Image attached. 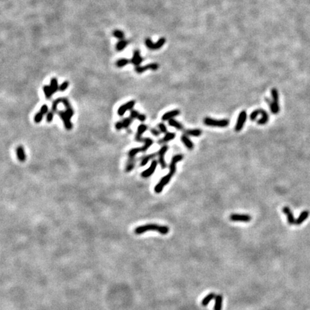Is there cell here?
Listing matches in <instances>:
<instances>
[{"label": "cell", "mask_w": 310, "mask_h": 310, "mask_svg": "<svg viewBox=\"0 0 310 310\" xmlns=\"http://www.w3.org/2000/svg\"><path fill=\"white\" fill-rule=\"evenodd\" d=\"M260 112H261V116H262V118H261L260 120H258V121H257V123H258V124H260V125L266 124V123L269 121V114H268V113L263 109H260Z\"/></svg>", "instance_id": "obj_23"}, {"label": "cell", "mask_w": 310, "mask_h": 310, "mask_svg": "<svg viewBox=\"0 0 310 310\" xmlns=\"http://www.w3.org/2000/svg\"><path fill=\"white\" fill-rule=\"evenodd\" d=\"M43 118V114H42V113L38 112L35 114V116H34V121L35 123H37V124H39V123L41 122Z\"/></svg>", "instance_id": "obj_38"}, {"label": "cell", "mask_w": 310, "mask_h": 310, "mask_svg": "<svg viewBox=\"0 0 310 310\" xmlns=\"http://www.w3.org/2000/svg\"><path fill=\"white\" fill-rule=\"evenodd\" d=\"M142 142L145 143L142 147H139V148L132 149L129 152V159H134L135 156H136L138 153L144 152L147 151V150L152 145L154 141H153L152 139H150V138L146 137L142 138Z\"/></svg>", "instance_id": "obj_2"}, {"label": "cell", "mask_w": 310, "mask_h": 310, "mask_svg": "<svg viewBox=\"0 0 310 310\" xmlns=\"http://www.w3.org/2000/svg\"><path fill=\"white\" fill-rule=\"evenodd\" d=\"M159 68V65L157 63H151V64L147 65L145 66H136L135 68V71L137 73H142L144 72H145L147 70H156Z\"/></svg>", "instance_id": "obj_14"}, {"label": "cell", "mask_w": 310, "mask_h": 310, "mask_svg": "<svg viewBox=\"0 0 310 310\" xmlns=\"http://www.w3.org/2000/svg\"><path fill=\"white\" fill-rule=\"evenodd\" d=\"M135 158L134 159H129L128 160L127 164H126V172H130L131 171H132L134 168L135 166Z\"/></svg>", "instance_id": "obj_31"}, {"label": "cell", "mask_w": 310, "mask_h": 310, "mask_svg": "<svg viewBox=\"0 0 310 310\" xmlns=\"http://www.w3.org/2000/svg\"><path fill=\"white\" fill-rule=\"evenodd\" d=\"M246 118H247V113H246V111H242L239 114L237 123H236V126H235V130H236V132H238L243 129V126H244L245 123H246Z\"/></svg>", "instance_id": "obj_7"}, {"label": "cell", "mask_w": 310, "mask_h": 310, "mask_svg": "<svg viewBox=\"0 0 310 310\" xmlns=\"http://www.w3.org/2000/svg\"><path fill=\"white\" fill-rule=\"evenodd\" d=\"M138 119H139L140 121H141V122H144L146 120V116L144 115V114H139V116H138Z\"/></svg>", "instance_id": "obj_46"}, {"label": "cell", "mask_w": 310, "mask_h": 310, "mask_svg": "<svg viewBox=\"0 0 310 310\" xmlns=\"http://www.w3.org/2000/svg\"><path fill=\"white\" fill-rule=\"evenodd\" d=\"M181 140L183 141V144H185V146L189 150H192L194 148V144L192 143V141L188 138V136L186 134H183L181 136Z\"/></svg>", "instance_id": "obj_22"}, {"label": "cell", "mask_w": 310, "mask_h": 310, "mask_svg": "<svg viewBox=\"0 0 310 310\" xmlns=\"http://www.w3.org/2000/svg\"><path fill=\"white\" fill-rule=\"evenodd\" d=\"M165 42H166V40H165V38H164V37L159 38V40H158L156 43H153L151 39L147 38L145 40V44L149 49L154 50H158L162 48L165 43Z\"/></svg>", "instance_id": "obj_6"}, {"label": "cell", "mask_w": 310, "mask_h": 310, "mask_svg": "<svg viewBox=\"0 0 310 310\" xmlns=\"http://www.w3.org/2000/svg\"><path fill=\"white\" fill-rule=\"evenodd\" d=\"M261 114V112H260V109H256V110H255V111H253V112L251 114V115H250V118H251V121H254V120L256 118V117L258 116V114Z\"/></svg>", "instance_id": "obj_40"}, {"label": "cell", "mask_w": 310, "mask_h": 310, "mask_svg": "<svg viewBox=\"0 0 310 310\" xmlns=\"http://www.w3.org/2000/svg\"><path fill=\"white\" fill-rule=\"evenodd\" d=\"M68 86H69L68 81H64V82H63V83L59 86V91H65Z\"/></svg>", "instance_id": "obj_42"}, {"label": "cell", "mask_w": 310, "mask_h": 310, "mask_svg": "<svg viewBox=\"0 0 310 310\" xmlns=\"http://www.w3.org/2000/svg\"><path fill=\"white\" fill-rule=\"evenodd\" d=\"M158 156V153H153V154H148V155H147V156H144V157L141 159V163H140V166L141 167L145 166V165L148 163V162L150 160V159H154L155 156Z\"/></svg>", "instance_id": "obj_25"}, {"label": "cell", "mask_w": 310, "mask_h": 310, "mask_svg": "<svg viewBox=\"0 0 310 310\" xmlns=\"http://www.w3.org/2000/svg\"><path fill=\"white\" fill-rule=\"evenodd\" d=\"M147 130V126L145 124H140L138 126L137 129V132H136V136H135V139L136 141H139V142H142V137H141V135Z\"/></svg>", "instance_id": "obj_18"}, {"label": "cell", "mask_w": 310, "mask_h": 310, "mask_svg": "<svg viewBox=\"0 0 310 310\" xmlns=\"http://www.w3.org/2000/svg\"><path fill=\"white\" fill-rule=\"evenodd\" d=\"M54 114H55V113L52 112V111H50V112H48V114H47L46 120L48 123H50L52 121V120H53V118H54Z\"/></svg>", "instance_id": "obj_41"}, {"label": "cell", "mask_w": 310, "mask_h": 310, "mask_svg": "<svg viewBox=\"0 0 310 310\" xmlns=\"http://www.w3.org/2000/svg\"><path fill=\"white\" fill-rule=\"evenodd\" d=\"M62 102V98H59V99H56L53 101L52 104V108H51V111L54 113L57 112V109H58V106L60 103Z\"/></svg>", "instance_id": "obj_35"}, {"label": "cell", "mask_w": 310, "mask_h": 310, "mask_svg": "<svg viewBox=\"0 0 310 310\" xmlns=\"http://www.w3.org/2000/svg\"><path fill=\"white\" fill-rule=\"evenodd\" d=\"M16 153L19 161H20L21 162H25V160H26V154H25V149H24V147L22 146H18L17 147Z\"/></svg>", "instance_id": "obj_19"}, {"label": "cell", "mask_w": 310, "mask_h": 310, "mask_svg": "<svg viewBox=\"0 0 310 310\" xmlns=\"http://www.w3.org/2000/svg\"><path fill=\"white\" fill-rule=\"evenodd\" d=\"M216 302H215L214 310H222V304H223V296L220 294H218L215 298Z\"/></svg>", "instance_id": "obj_26"}, {"label": "cell", "mask_w": 310, "mask_h": 310, "mask_svg": "<svg viewBox=\"0 0 310 310\" xmlns=\"http://www.w3.org/2000/svg\"><path fill=\"white\" fill-rule=\"evenodd\" d=\"M133 118H132L129 116V118H124V119H123L122 121H121L122 129H127V128L132 124V123L133 122Z\"/></svg>", "instance_id": "obj_34"}, {"label": "cell", "mask_w": 310, "mask_h": 310, "mask_svg": "<svg viewBox=\"0 0 310 310\" xmlns=\"http://www.w3.org/2000/svg\"><path fill=\"white\" fill-rule=\"evenodd\" d=\"M158 129H159V130L160 131L161 133H163V134H167V126H165V124H163V123H160V124H158L157 126Z\"/></svg>", "instance_id": "obj_39"}, {"label": "cell", "mask_w": 310, "mask_h": 310, "mask_svg": "<svg viewBox=\"0 0 310 310\" xmlns=\"http://www.w3.org/2000/svg\"><path fill=\"white\" fill-rule=\"evenodd\" d=\"M309 212L308 210H304L301 213V214L299 215V216L296 219V223H295V225H299L302 223L303 222H304L308 217H309Z\"/></svg>", "instance_id": "obj_21"}, {"label": "cell", "mask_w": 310, "mask_h": 310, "mask_svg": "<svg viewBox=\"0 0 310 310\" xmlns=\"http://www.w3.org/2000/svg\"><path fill=\"white\" fill-rule=\"evenodd\" d=\"M283 212H284V214L287 216L289 224V225H294V224H295L296 219L294 218V214H293V213L291 212V209L289 207H287V206H285V207H283Z\"/></svg>", "instance_id": "obj_15"}, {"label": "cell", "mask_w": 310, "mask_h": 310, "mask_svg": "<svg viewBox=\"0 0 310 310\" xmlns=\"http://www.w3.org/2000/svg\"><path fill=\"white\" fill-rule=\"evenodd\" d=\"M180 114V110H178V109H175V110H172V111H168V112L165 113V114L162 116V120L164 121H169V120L172 119V118H173L174 117L178 116Z\"/></svg>", "instance_id": "obj_17"}, {"label": "cell", "mask_w": 310, "mask_h": 310, "mask_svg": "<svg viewBox=\"0 0 310 310\" xmlns=\"http://www.w3.org/2000/svg\"><path fill=\"white\" fill-rule=\"evenodd\" d=\"M168 123H169V126H172V127L175 128V129H178V130H183V128H184V126H183V124H180V122L176 121V120L174 119V118H172V119L169 120V121H168Z\"/></svg>", "instance_id": "obj_30"}, {"label": "cell", "mask_w": 310, "mask_h": 310, "mask_svg": "<svg viewBox=\"0 0 310 310\" xmlns=\"http://www.w3.org/2000/svg\"><path fill=\"white\" fill-rule=\"evenodd\" d=\"M172 177V176L170 174H167V175L164 176V177L161 179L160 181L158 183V184L155 186L154 192H156V193H160V192H162L164 187L169 183Z\"/></svg>", "instance_id": "obj_5"}, {"label": "cell", "mask_w": 310, "mask_h": 310, "mask_svg": "<svg viewBox=\"0 0 310 310\" xmlns=\"http://www.w3.org/2000/svg\"><path fill=\"white\" fill-rule=\"evenodd\" d=\"M168 149H169V147H168L167 145H164L161 147L160 149H159V152H157L158 157H159L158 162H159V165H160L161 168L163 169L167 167V163L165 160V155L167 153V152L168 151Z\"/></svg>", "instance_id": "obj_8"}, {"label": "cell", "mask_w": 310, "mask_h": 310, "mask_svg": "<svg viewBox=\"0 0 310 310\" xmlns=\"http://www.w3.org/2000/svg\"><path fill=\"white\" fill-rule=\"evenodd\" d=\"M271 96H272V101L269 102V107H270L271 111L273 114H276L279 112L280 107L279 105V93H278L277 89L273 88L271 90Z\"/></svg>", "instance_id": "obj_4"}, {"label": "cell", "mask_w": 310, "mask_h": 310, "mask_svg": "<svg viewBox=\"0 0 310 310\" xmlns=\"http://www.w3.org/2000/svg\"><path fill=\"white\" fill-rule=\"evenodd\" d=\"M113 35H114L115 37H116V38L120 39V40H123V38L124 37V33L122 31L116 30L114 31V32H113Z\"/></svg>", "instance_id": "obj_37"}, {"label": "cell", "mask_w": 310, "mask_h": 310, "mask_svg": "<svg viewBox=\"0 0 310 310\" xmlns=\"http://www.w3.org/2000/svg\"><path fill=\"white\" fill-rule=\"evenodd\" d=\"M230 220L234 222H250L251 217L249 215L245 214H231L230 216Z\"/></svg>", "instance_id": "obj_11"}, {"label": "cell", "mask_w": 310, "mask_h": 310, "mask_svg": "<svg viewBox=\"0 0 310 310\" xmlns=\"http://www.w3.org/2000/svg\"><path fill=\"white\" fill-rule=\"evenodd\" d=\"M58 115L61 117V118L62 119L63 124H64L65 128L67 130H71L73 129V124L70 121V118L68 116V114H66L65 111H58Z\"/></svg>", "instance_id": "obj_9"}, {"label": "cell", "mask_w": 310, "mask_h": 310, "mask_svg": "<svg viewBox=\"0 0 310 310\" xmlns=\"http://www.w3.org/2000/svg\"><path fill=\"white\" fill-rule=\"evenodd\" d=\"M143 58H141V56L140 55V52L139 50H135L134 52L133 57H132V60H131V63L135 65L136 66H139L140 63L142 62Z\"/></svg>", "instance_id": "obj_20"}, {"label": "cell", "mask_w": 310, "mask_h": 310, "mask_svg": "<svg viewBox=\"0 0 310 310\" xmlns=\"http://www.w3.org/2000/svg\"><path fill=\"white\" fill-rule=\"evenodd\" d=\"M185 134L186 135H189V136H199L202 134V130L199 129H187L185 132Z\"/></svg>", "instance_id": "obj_28"}, {"label": "cell", "mask_w": 310, "mask_h": 310, "mask_svg": "<svg viewBox=\"0 0 310 310\" xmlns=\"http://www.w3.org/2000/svg\"><path fill=\"white\" fill-rule=\"evenodd\" d=\"M135 103H136V101L132 100V101H130L127 102V103H124V104L122 105V106H120V107L118 108V111H117L118 115L119 116H123L126 111H129V110H132V109H133L134 106H135Z\"/></svg>", "instance_id": "obj_10"}, {"label": "cell", "mask_w": 310, "mask_h": 310, "mask_svg": "<svg viewBox=\"0 0 310 310\" xmlns=\"http://www.w3.org/2000/svg\"><path fill=\"white\" fill-rule=\"evenodd\" d=\"M147 231H156L160 234L166 235L169 232V228L168 226L165 225H159L157 224H147L144 225L137 227L135 228L134 233L136 235H141Z\"/></svg>", "instance_id": "obj_1"}, {"label": "cell", "mask_w": 310, "mask_h": 310, "mask_svg": "<svg viewBox=\"0 0 310 310\" xmlns=\"http://www.w3.org/2000/svg\"><path fill=\"white\" fill-rule=\"evenodd\" d=\"M158 162L156 160H153L152 162L151 165H150L148 169H147L146 170L142 172L141 174V176L143 178H147V177H150V176L154 174L155 169H156V167H157Z\"/></svg>", "instance_id": "obj_13"}, {"label": "cell", "mask_w": 310, "mask_h": 310, "mask_svg": "<svg viewBox=\"0 0 310 310\" xmlns=\"http://www.w3.org/2000/svg\"><path fill=\"white\" fill-rule=\"evenodd\" d=\"M203 123L205 125L209 126H213V127H227L230 124L229 120L228 119H214V118L206 117L203 120Z\"/></svg>", "instance_id": "obj_3"}, {"label": "cell", "mask_w": 310, "mask_h": 310, "mask_svg": "<svg viewBox=\"0 0 310 310\" xmlns=\"http://www.w3.org/2000/svg\"><path fill=\"white\" fill-rule=\"evenodd\" d=\"M61 103H62L65 106V113L68 114V116L71 118L73 116V115H74V111H73V108H72L71 105H70V101L68 100L67 98H62V102H61Z\"/></svg>", "instance_id": "obj_16"}, {"label": "cell", "mask_w": 310, "mask_h": 310, "mask_svg": "<svg viewBox=\"0 0 310 310\" xmlns=\"http://www.w3.org/2000/svg\"><path fill=\"white\" fill-rule=\"evenodd\" d=\"M129 63H131V61L129 60L126 59V58H122V59L118 60L116 62V66L118 68L124 67V66L126 65L127 64H129Z\"/></svg>", "instance_id": "obj_36"}, {"label": "cell", "mask_w": 310, "mask_h": 310, "mask_svg": "<svg viewBox=\"0 0 310 310\" xmlns=\"http://www.w3.org/2000/svg\"><path fill=\"white\" fill-rule=\"evenodd\" d=\"M150 131H151V133L152 134L154 135V136H159V135L160 134V133H161L160 131H158V130H156V129H151V130H150Z\"/></svg>", "instance_id": "obj_45"}, {"label": "cell", "mask_w": 310, "mask_h": 310, "mask_svg": "<svg viewBox=\"0 0 310 310\" xmlns=\"http://www.w3.org/2000/svg\"><path fill=\"white\" fill-rule=\"evenodd\" d=\"M50 86L52 93H56L57 91L59 90V85H58V80L55 78H52L50 81Z\"/></svg>", "instance_id": "obj_29"}, {"label": "cell", "mask_w": 310, "mask_h": 310, "mask_svg": "<svg viewBox=\"0 0 310 310\" xmlns=\"http://www.w3.org/2000/svg\"><path fill=\"white\" fill-rule=\"evenodd\" d=\"M216 296V295L215 293L212 292V293H210L208 295H207L206 296H205L204 299L202 300V305H203V307H206L207 306V304H209V302H210L211 300H213V299H215Z\"/></svg>", "instance_id": "obj_27"}, {"label": "cell", "mask_w": 310, "mask_h": 310, "mask_svg": "<svg viewBox=\"0 0 310 310\" xmlns=\"http://www.w3.org/2000/svg\"><path fill=\"white\" fill-rule=\"evenodd\" d=\"M43 92H44L45 96L47 99H50L51 96L54 94V93H52L50 85H44V86H43Z\"/></svg>", "instance_id": "obj_32"}, {"label": "cell", "mask_w": 310, "mask_h": 310, "mask_svg": "<svg viewBox=\"0 0 310 310\" xmlns=\"http://www.w3.org/2000/svg\"><path fill=\"white\" fill-rule=\"evenodd\" d=\"M139 113L137 111H136V110H131L130 111V117L132 118H133V119H135V118H138V116H139Z\"/></svg>", "instance_id": "obj_43"}, {"label": "cell", "mask_w": 310, "mask_h": 310, "mask_svg": "<svg viewBox=\"0 0 310 310\" xmlns=\"http://www.w3.org/2000/svg\"><path fill=\"white\" fill-rule=\"evenodd\" d=\"M174 138H175V134L169 133V132H168L167 134H165V136H164L162 139H159V141H158V144H165V143L168 142V141H171V140H173Z\"/></svg>", "instance_id": "obj_24"}, {"label": "cell", "mask_w": 310, "mask_h": 310, "mask_svg": "<svg viewBox=\"0 0 310 310\" xmlns=\"http://www.w3.org/2000/svg\"><path fill=\"white\" fill-rule=\"evenodd\" d=\"M128 43H128V41H126V40H119V41L118 42V43L116 44V49L118 51L123 50H124V48L127 46Z\"/></svg>", "instance_id": "obj_33"}, {"label": "cell", "mask_w": 310, "mask_h": 310, "mask_svg": "<svg viewBox=\"0 0 310 310\" xmlns=\"http://www.w3.org/2000/svg\"><path fill=\"white\" fill-rule=\"evenodd\" d=\"M183 159V156L182 154L174 155V156L172 157V159L170 165H169V174H170L172 177L174 174V173L176 172V164H177V162H180V161H181Z\"/></svg>", "instance_id": "obj_12"}, {"label": "cell", "mask_w": 310, "mask_h": 310, "mask_svg": "<svg viewBox=\"0 0 310 310\" xmlns=\"http://www.w3.org/2000/svg\"><path fill=\"white\" fill-rule=\"evenodd\" d=\"M40 112L42 113V114H43V115H45V114H48V106H47L46 104L43 105V106H41V108H40Z\"/></svg>", "instance_id": "obj_44"}]
</instances>
